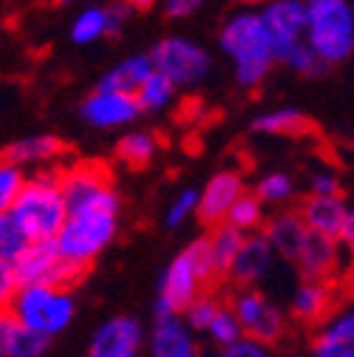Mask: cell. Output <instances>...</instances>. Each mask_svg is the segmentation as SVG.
I'll use <instances>...</instances> for the list:
<instances>
[{
  "instance_id": "cell-1",
  "label": "cell",
  "mask_w": 354,
  "mask_h": 357,
  "mask_svg": "<svg viewBox=\"0 0 354 357\" xmlns=\"http://www.w3.org/2000/svg\"><path fill=\"white\" fill-rule=\"evenodd\" d=\"M9 213L29 241H54L60 227L66 225L60 170L40 173V176L29 178V182H23Z\"/></svg>"
},
{
  "instance_id": "cell-2",
  "label": "cell",
  "mask_w": 354,
  "mask_h": 357,
  "mask_svg": "<svg viewBox=\"0 0 354 357\" xmlns=\"http://www.w3.org/2000/svg\"><path fill=\"white\" fill-rule=\"evenodd\" d=\"M60 193H63L66 215H82V213L116 215L119 210V196L114 190V170L100 159L79 162L71 170H60Z\"/></svg>"
},
{
  "instance_id": "cell-3",
  "label": "cell",
  "mask_w": 354,
  "mask_h": 357,
  "mask_svg": "<svg viewBox=\"0 0 354 357\" xmlns=\"http://www.w3.org/2000/svg\"><path fill=\"white\" fill-rule=\"evenodd\" d=\"M221 49L236 60V82L241 88H258L270 71V34L261 15H238L221 34Z\"/></svg>"
},
{
  "instance_id": "cell-4",
  "label": "cell",
  "mask_w": 354,
  "mask_h": 357,
  "mask_svg": "<svg viewBox=\"0 0 354 357\" xmlns=\"http://www.w3.org/2000/svg\"><path fill=\"white\" fill-rule=\"evenodd\" d=\"M306 34L309 49L323 63H343L354 49V12L348 0H309Z\"/></svg>"
},
{
  "instance_id": "cell-5",
  "label": "cell",
  "mask_w": 354,
  "mask_h": 357,
  "mask_svg": "<svg viewBox=\"0 0 354 357\" xmlns=\"http://www.w3.org/2000/svg\"><path fill=\"white\" fill-rule=\"evenodd\" d=\"M9 312L26 329L52 340L54 335L68 329L74 318V298L71 292H60V289L26 287V289H17Z\"/></svg>"
},
{
  "instance_id": "cell-6",
  "label": "cell",
  "mask_w": 354,
  "mask_h": 357,
  "mask_svg": "<svg viewBox=\"0 0 354 357\" xmlns=\"http://www.w3.org/2000/svg\"><path fill=\"white\" fill-rule=\"evenodd\" d=\"M114 236H116V215H105V213L66 215V225L60 227L54 247L60 258L88 270L91 261L114 241Z\"/></svg>"
},
{
  "instance_id": "cell-7",
  "label": "cell",
  "mask_w": 354,
  "mask_h": 357,
  "mask_svg": "<svg viewBox=\"0 0 354 357\" xmlns=\"http://www.w3.org/2000/svg\"><path fill=\"white\" fill-rule=\"evenodd\" d=\"M17 287H46V289H60L68 292L71 287H77L82 281V275L88 270L82 266L68 264L66 258H60L54 241H31L26 247V252L12 264Z\"/></svg>"
},
{
  "instance_id": "cell-8",
  "label": "cell",
  "mask_w": 354,
  "mask_h": 357,
  "mask_svg": "<svg viewBox=\"0 0 354 357\" xmlns=\"http://www.w3.org/2000/svg\"><path fill=\"white\" fill-rule=\"evenodd\" d=\"M230 309H233V315L241 326V335L247 340L267 346V343H278L286 335V321L281 315V309L258 289H249V287L241 289L233 298Z\"/></svg>"
},
{
  "instance_id": "cell-9",
  "label": "cell",
  "mask_w": 354,
  "mask_h": 357,
  "mask_svg": "<svg viewBox=\"0 0 354 357\" xmlns=\"http://www.w3.org/2000/svg\"><path fill=\"white\" fill-rule=\"evenodd\" d=\"M151 66L162 77H167L173 85H193L204 79L210 71V57L196 43L182 40V37H164L159 40L151 52Z\"/></svg>"
},
{
  "instance_id": "cell-10",
  "label": "cell",
  "mask_w": 354,
  "mask_h": 357,
  "mask_svg": "<svg viewBox=\"0 0 354 357\" xmlns=\"http://www.w3.org/2000/svg\"><path fill=\"white\" fill-rule=\"evenodd\" d=\"M199 295H204V287L196 275V270L190 266L187 255L182 252L179 258H173V264L164 270L162 284H159V301H156V321L159 318H179L182 312L190 306V301H196Z\"/></svg>"
},
{
  "instance_id": "cell-11",
  "label": "cell",
  "mask_w": 354,
  "mask_h": 357,
  "mask_svg": "<svg viewBox=\"0 0 354 357\" xmlns=\"http://www.w3.org/2000/svg\"><path fill=\"white\" fill-rule=\"evenodd\" d=\"M270 34V57L275 63H286L298 49V37L306 31V6L298 0H281L261 15Z\"/></svg>"
},
{
  "instance_id": "cell-12",
  "label": "cell",
  "mask_w": 354,
  "mask_h": 357,
  "mask_svg": "<svg viewBox=\"0 0 354 357\" xmlns=\"http://www.w3.org/2000/svg\"><path fill=\"white\" fill-rule=\"evenodd\" d=\"M244 193V178L238 173H215L210 178V185L204 188V193L196 202V215L204 227H218L224 225L227 210L236 204V199Z\"/></svg>"
},
{
  "instance_id": "cell-13",
  "label": "cell",
  "mask_w": 354,
  "mask_h": 357,
  "mask_svg": "<svg viewBox=\"0 0 354 357\" xmlns=\"http://www.w3.org/2000/svg\"><path fill=\"white\" fill-rule=\"evenodd\" d=\"M142 346V326L134 318L105 321L88 346V357H137Z\"/></svg>"
},
{
  "instance_id": "cell-14",
  "label": "cell",
  "mask_w": 354,
  "mask_h": 357,
  "mask_svg": "<svg viewBox=\"0 0 354 357\" xmlns=\"http://www.w3.org/2000/svg\"><path fill=\"white\" fill-rule=\"evenodd\" d=\"M348 218H351V210L343 202V196H309L303 199V207H300L303 227L332 238L334 244L340 241V233Z\"/></svg>"
},
{
  "instance_id": "cell-15",
  "label": "cell",
  "mask_w": 354,
  "mask_h": 357,
  "mask_svg": "<svg viewBox=\"0 0 354 357\" xmlns=\"http://www.w3.org/2000/svg\"><path fill=\"white\" fill-rule=\"evenodd\" d=\"M79 114L85 122H91L97 128H111V125L137 119L139 102L134 94H94L82 102Z\"/></svg>"
},
{
  "instance_id": "cell-16",
  "label": "cell",
  "mask_w": 354,
  "mask_h": 357,
  "mask_svg": "<svg viewBox=\"0 0 354 357\" xmlns=\"http://www.w3.org/2000/svg\"><path fill=\"white\" fill-rule=\"evenodd\" d=\"M298 266L306 281H329V275L337 266V244L321 233L306 230L300 252H298Z\"/></svg>"
},
{
  "instance_id": "cell-17",
  "label": "cell",
  "mask_w": 354,
  "mask_h": 357,
  "mask_svg": "<svg viewBox=\"0 0 354 357\" xmlns=\"http://www.w3.org/2000/svg\"><path fill=\"white\" fill-rule=\"evenodd\" d=\"M153 357H199V343L179 318H159L151 332Z\"/></svg>"
},
{
  "instance_id": "cell-18",
  "label": "cell",
  "mask_w": 354,
  "mask_h": 357,
  "mask_svg": "<svg viewBox=\"0 0 354 357\" xmlns=\"http://www.w3.org/2000/svg\"><path fill=\"white\" fill-rule=\"evenodd\" d=\"M49 349V337L26 329L12 312H0V357H40Z\"/></svg>"
},
{
  "instance_id": "cell-19",
  "label": "cell",
  "mask_w": 354,
  "mask_h": 357,
  "mask_svg": "<svg viewBox=\"0 0 354 357\" xmlns=\"http://www.w3.org/2000/svg\"><path fill=\"white\" fill-rule=\"evenodd\" d=\"M270 264H272V250L267 244V238L263 236H252V238H244L233 266H230V278L238 284V287H249L255 284L261 275H267L270 270Z\"/></svg>"
},
{
  "instance_id": "cell-20",
  "label": "cell",
  "mask_w": 354,
  "mask_h": 357,
  "mask_svg": "<svg viewBox=\"0 0 354 357\" xmlns=\"http://www.w3.org/2000/svg\"><path fill=\"white\" fill-rule=\"evenodd\" d=\"M334 309V289L329 281H306L292 298V315L300 324H321Z\"/></svg>"
},
{
  "instance_id": "cell-21",
  "label": "cell",
  "mask_w": 354,
  "mask_h": 357,
  "mask_svg": "<svg viewBox=\"0 0 354 357\" xmlns=\"http://www.w3.org/2000/svg\"><path fill=\"white\" fill-rule=\"evenodd\" d=\"M312 357H354V318L351 312L332 318L312 343Z\"/></svg>"
},
{
  "instance_id": "cell-22",
  "label": "cell",
  "mask_w": 354,
  "mask_h": 357,
  "mask_svg": "<svg viewBox=\"0 0 354 357\" xmlns=\"http://www.w3.org/2000/svg\"><path fill=\"white\" fill-rule=\"evenodd\" d=\"M68 145L57 137H31V139H17L0 151V165L20 167L23 162H46L60 153H66Z\"/></svg>"
},
{
  "instance_id": "cell-23",
  "label": "cell",
  "mask_w": 354,
  "mask_h": 357,
  "mask_svg": "<svg viewBox=\"0 0 354 357\" xmlns=\"http://www.w3.org/2000/svg\"><path fill=\"white\" fill-rule=\"evenodd\" d=\"M303 236H306V227L300 215L295 213H281L275 215L270 225H267V233H263V238H267L270 250H275L278 255H284L286 261H295L298 252H300V244H303Z\"/></svg>"
},
{
  "instance_id": "cell-24",
  "label": "cell",
  "mask_w": 354,
  "mask_h": 357,
  "mask_svg": "<svg viewBox=\"0 0 354 357\" xmlns=\"http://www.w3.org/2000/svg\"><path fill=\"white\" fill-rule=\"evenodd\" d=\"M151 71H153V66L148 57H130L100 79L97 94H137Z\"/></svg>"
},
{
  "instance_id": "cell-25",
  "label": "cell",
  "mask_w": 354,
  "mask_h": 357,
  "mask_svg": "<svg viewBox=\"0 0 354 357\" xmlns=\"http://www.w3.org/2000/svg\"><path fill=\"white\" fill-rule=\"evenodd\" d=\"M252 128L261 133H281V137H306V133L321 130L306 114H300L295 108H284V111H272L267 116H258L252 122Z\"/></svg>"
},
{
  "instance_id": "cell-26",
  "label": "cell",
  "mask_w": 354,
  "mask_h": 357,
  "mask_svg": "<svg viewBox=\"0 0 354 357\" xmlns=\"http://www.w3.org/2000/svg\"><path fill=\"white\" fill-rule=\"evenodd\" d=\"M207 244H210V255H213V266H215L218 278H227L230 266L244 244V233L233 230L230 225H218V227H213V236H207Z\"/></svg>"
},
{
  "instance_id": "cell-27",
  "label": "cell",
  "mask_w": 354,
  "mask_h": 357,
  "mask_svg": "<svg viewBox=\"0 0 354 357\" xmlns=\"http://www.w3.org/2000/svg\"><path fill=\"white\" fill-rule=\"evenodd\" d=\"M173 88H176V85H173L167 77H162L159 71H151V74L145 77V82L139 85V91L134 94L137 102H139V111H156V108L167 105L170 97H173Z\"/></svg>"
},
{
  "instance_id": "cell-28",
  "label": "cell",
  "mask_w": 354,
  "mask_h": 357,
  "mask_svg": "<svg viewBox=\"0 0 354 357\" xmlns=\"http://www.w3.org/2000/svg\"><path fill=\"white\" fill-rule=\"evenodd\" d=\"M114 153L128 167H148V162L153 159V139L148 133H128V137L116 142Z\"/></svg>"
},
{
  "instance_id": "cell-29",
  "label": "cell",
  "mask_w": 354,
  "mask_h": 357,
  "mask_svg": "<svg viewBox=\"0 0 354 357\" xmlns=\"http://www.w3.org/2000/svg\"><path fill=\"white\" fill-rule=\"evenodd\" d=\"M31 241L23 236V230L17 227V221L12 218V213H0V261L6 264H15L26 247Z\"/></svg>"
},
{
  "instance_id": "cell-30",
  "label": "cell",
  "mask_w": 354,
  "mask_h": 357,
  "mask_svg": "<svg viewBox=\"0 0 354 357\" xmlns=\"http://www.w3.org/2000/svg\"><path fill=\"white\" fill-rule=\"evenodd\" d=\"M224 225H230L233 230L244 233V230H255L261 225V202L255 196H247L241 193L236 199V204L227 210V218H224Z\"/></svg>"
},
{
  "instance_id": "cell-31",
  "label": "cell",
  "mask_w": 354,
  "mask_h": 357,
  "mask_svg": "<svg viewBox=\"0 0 354 357\" xmlns=\"http://www.w3.org/2000/svg\"><path fill=\"white\" fill-rule=\"evenodd\" d=\"M185 255H187L190 266L196 270V275H199V281H201L204 292L221 281V278H218V273H215V266H213V255H210V244H207V238H196V241L185 250Z\"/></svg>"
},
{
  "instance_id": "cell-32",
  "label": "cell",
  "mask_w": 354,
  "mask_h": 357,
  "mask_svg": "<svg viewBox=\"0 0 354 357\" xmlns=\"http://www.w3.org/2000/svg\"><path fill=\"white\" fill-rule=\"evenodd\" d=\"M207 335L221 346V349H227V346H233V343H238L244 335H241V326H238V321H236V315H233V309L230 306H221L218 312H215V318L210 321V326H207Z\"/></svg>"
},
{
  "instance_id": "cell-33",
  "label": "cell",
  "mask_w": 354,
  "mask_h": 357,
  "mask_svg": "<svg viewBox=\"0 0 354 357\" xmlns=\"http://www.w3.org/2000/svg\"><path fill=\"white\" fill-rule=\"evenodd\" d=\"M221 309V303L210 295V292H204V295H199L196 301H190V306L185 309V326L190 329V332H207V326H210V321L215 318V312Z\"/></svg>"
},
{
  "instance_id": "cell-34",
  "label": "cell",
  "mask_w": 354,
  "mask_h": 357,
  "mask_svg": "<svg viewBox=\"0 0 354 357\" xmlns=\"http://www.w3.org/2000/svg\"><path fill=\"white\" fill-rule=\"evenodd\" d=\"M105 34V9H88L77 17L74 29H71V37L74 43H91L97 37Z\"/></svg>"
},
{
  "instance_id": "cell-35",
  "label": "cell",
  "mask_w": 354,
  "mask_h": 357,
  "mask_svg": "<svg viewBox=\"0 0 354 357\" xmlns=\"http://www.w3.org/2000/svg\"><path fill=\"white\" fill-rule=\"evenodd\" d=\"M298 74H303V77H326L329 74V63H323L312 49L309 46H300L298 43V49L292 52V57L286 60Z\"/></svg>"
},
{
  "instance_id": "cell-36",
  "label": "cell",
  "mask_w": 354,
  "mask_h": 357,
  "mask_svg": "<svg viewBox=\"0 0 354 357\" xmlns=\"http://www.w3.org/2000/svg\"><path fill=\"white\" fill-rule=\"evenodd\" d=\"M23 173L20 167H12V165H0V213H9L20 188H23Z\"/></svg>"
},
{
  "instance_id": "cell-37",
  "label": "cell",
  "mask_w": 354,
  "mask_h": 357,
  "mask_svg": "<svg viewBox=\"0 0 354 357\" xmlns=\"http://www.w3.org/2000/svg\"><path fill=\"white\" fill-rule=\"evenodd\" d=\"M292 196V178L286 173H272L258 185V202H286Z\"/></svg>"
},
{
  "instance_id": "cell-38",
  "label": "cell",
  "mask_w": 354,
  "mask_h": 357,
  "mask_svg": "<svg viewBox=\"0 0 354 357\" xmlns=\"http://www.w3.org/2000/svg\"><path fill=\"white\" fill-rule=\"evenodd\" d=\"M196 202H199V193H196V190H185L179 199L170 204V210H167V215H164V225H167V227L182 225V218H185L190 210H196Z\"/></svg>"
},
{
  "instance_id": "cell-39",
  "label": "cell",
  "mask_w": 354,
  "mask_h": 357,
  "mask_svg": "<svg viewBox=\"0 0 354 357\" xmlns=\"http://www.w3.org/2000/svg\"><path fill=\"white\" fill-rule=\"evenodd\" d=\"M17 289H20V287H17V278H15L12 264L0 261V312L12 309V301H15Z\"/></svg>"
},
{
  "instance_id": "cell-40",
  "label": "cell",
  "mask_w": 354,
  "mask_h": 357,
  "mask_svg": "<svg viewBox=\"0 0 354 357\" xmlns=\"http://www.w3.org/2000/svg\"><path fill=\"white\" fill-rule=\"evenodd\" d=\"M221 357H272V354H270L267 346H261V343H255V340L241 337L238 343L221 349Z\"/></svg>"
},
{
  "instance_id": "cell-41",
  "label": "cell",
  "mask_w": 354,
  "mask_h": 357,
  "mask_svg": "<svg viewBox=\"0 0 354 357\" xmlns=\"http://www.w3.org/2000/svg\"><path fill=\"white\" fill-rule=\"evenodd\" d=\"M312 196H340V182L332 173H321L312 178Z\"/></svg>"
},
{
  "instance_id": "cell-42",
  "label": "cell",
  "mask_w": 354,
  "mask_h": 357,
  "mask_svg": "<svg viewBox=\"0 0 354 357\" xmlns=\"http://www.w3.org/2000/svg\"><path fill=\"white\" fill-rule=\"evenodd\" d=\"M201 3H204V0H167L164 12H167V17H187V15H193Z\"/></svg>"
},
{
  "instance_id": "cell-43",
  "label": "cell",
  "mask_w": 354,
  "mask_h": 357,
  "mask_svg": "<svg viewBox=\"0 0 354 357\" xmlns=\"http://www.w3.org/2000/svg\"><path fill=\"white\" fill-rule=\"evenodd\" d=\"M125 15H128V6H125V3H119V6H114V9H105V34H108V37L119 34Z\"/></svg>"
},
{
  "instance_id": "cell-44",
  "label": "cell",
  "mask_w": 354,
  "mask_h": 357,
  "mask_svg": "<svg viewBox=\"0 0 354 357\" xmlns=\"http://www.w3.org/2000/svg\"><path fill=\"white\" fill-rule=\"evenodd\" d=\"M340 241H343L346 247H351V241H354V213H351V218L346 221V227H343V233H340Z\"/></svg>"
},
{
  "instance_id": "cell-45",
  "label": "cell",
  "mask_w": 354,
  "mask_h": 357,
  "mask_svg": "<svg viewBox=\"0 0 354 357\" xmlns=\"http://www.w3.org/2000/svg\"><path fill=\"white\" fill-rule=\"evenodd\" d=\"M153 3H156V0H125V6L137 9V12H148V9H153Z\"/></svg>"
},
{
  "instance_id": "cell-46",
  "label": "cell",
  "mask_w": 354,
  "mask_h": 357,
  "mask_svg": "<svg viewBox=\"0 0 354 357\" xmlns=\"http://www.w3.org/2000/svg\"><path fill=\"white\" fill-rule=\"evenodd\" d=\"M241 3H263V0H241Z\"/></svg>"
},
{
  "instance_id": "cell-47",
  "label": "cell",
  "mask_w": 354,
  "mask_h": 357,
  "mask_svg": "<svg viewBox=\"0 0 354 357\" xmlns=\"http://www.w3.org/2000/svg\"><path fill=\"white\" fill-rule=\"evenodd\" d=\"M54 3H57V6H63V3H68V0H54Z\"/></svg>"
}]
</instances>
